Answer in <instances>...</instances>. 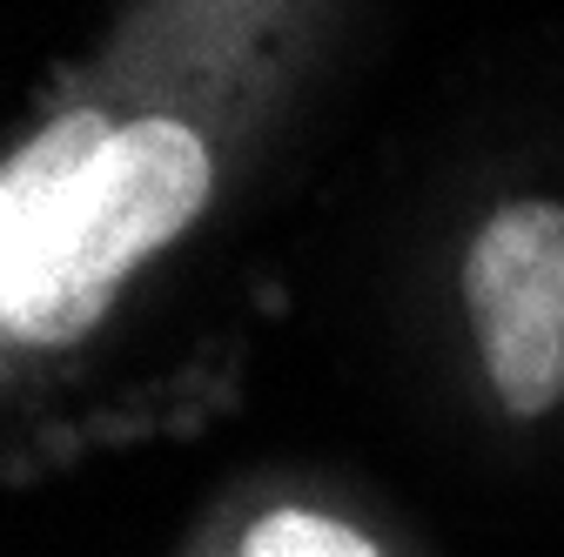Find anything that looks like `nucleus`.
I'll use <instances>...</instances> for the list:
<instances>
[{
  "label": "nucleus",
  "instance_id": "obj_1",
  "mask_svg": "<svg viewBox=\"0 0 564 557\" xmlns=\"http://www.w3.org/2000/svg\"><path fill=\"white\" fill-rule=\"evenodd\" d=\"M216 188V155L188 121L95 108L61 114L0 175V329L14 350H67L121 283L162 255Z\"/></svg>",
  "mask_w": 564,
  "mask_h": 557
},
{
  "label": "nucleus",
  "instance_id": "obj_2",
  "mask_svg": "<svg viewBox=\"0 0 564 557\" xmlns=\"http://www.w3.org/2000/svg\"><path fill=\"white\" fill-rule=\"evenodd\" d=\"M464 309L484 376L511 416L564 403V201L518 195L477 222L464 249Z\"/></svg>",
  "mask_w": 564,
  "mask_h": 557
},
{
  "label": "nucleus",
  "instance_id": "obj_3",
  "mask_svg": "<svg viewBox=\"0 0 564 557\" xmlns=\"http://www.w3.org/2000/svg\"><path fill=\"white\" fill-rule=\"evenodd\" d=\"M236 557H383L357 524H343L329 511H303V504H282L262 524H249Z\"/></svg>",
  "mask_w": 564,
  "mask_h": 557
}]
</instances>
